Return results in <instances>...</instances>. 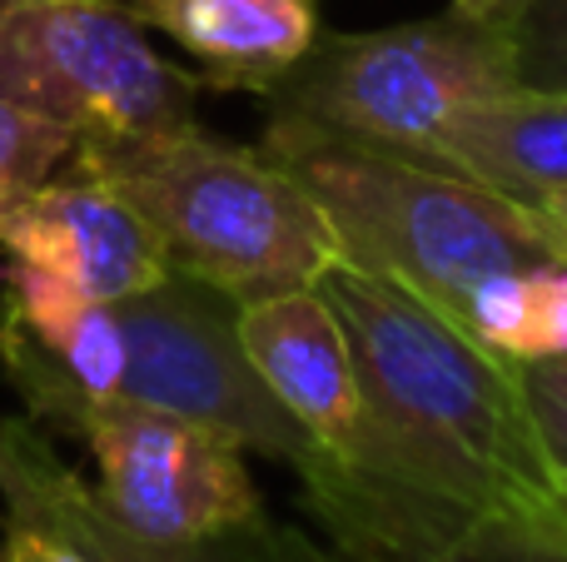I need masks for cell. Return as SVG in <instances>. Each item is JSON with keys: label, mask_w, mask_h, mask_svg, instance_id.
<instances>
[{"label": "cell", "mask_w": 567, "mask_h": 562, "mask_svg": "<svg viewBox=\"0 0 567 562\" xmlns=\"http://www.w3.org/2000/svg\"><path fill=\"white\" fill-rule=\"evenodd\" d=\"M429 159L543 209L567 189V90L508 85L498 95L468 100L439 129Z\"/></svg>", "instance_id": "7c38bea8"}, {"label": "cell", "mask_w": 567, "mask_h": 562, "mask_svg": "<svg viewBox=\"0 0 567 562\" xmlns=\"http://www.w3.org/2000/svg\"><path fill=\"white\" fill-rule=\"evenodd\" d=\"M239 344L265 388L319 444L323 458L369 473L383 468V444L353 368L349 334L319 284L239 304Z\"/></svg>", "instance_id": "9c48e42d"}, {"label": "cell", "mask_w": 567, "mask_h": 562, "mask_svg": "<svg viewBox=\"0 0 567 562\" xmlns=\"http://www.w3.org/2000/svg\"><path fill=\"white\" fill-rule=\"evenodd\" d=\"M75 149L80 139L65 125L0 100V209H10L20 195L55 179L75 159Z\"/></svg>", "instance_id": "9a60e30c"}, {"label": "cell", "mask_w": 567, "mask_h": 562, "mask_svg": "<svg viewBox=\"0 0 567 562\" xmlns=\"http://www.w3.org/2000/svg\"><path fill=\"white\" fill-rule=\"evenodd\" d=\"M319 294L349 334L379 428L383 468L373 473L468 503H558V468L533 428L513 358L423 294L349 259L319 279Z\"/></svg>", "instance_id": "6da1fadb"}, {"label": "cell", "mask_w": 567, "mask_h": 562, "mask_svg": "<svg viewBox=\"0 0 567 562\" xmlns=\"http://www.w3.org/2000/svg\"><path fill=\"white\" fill-rule=\"evenodd\" d=\"M299 488L309 562H567L558 503H468L323 454Z\"/></svg>", "instance_id": "52a82bcc"}, {"label": "cell", "mask_w": 567, "mask_h": 562, "mask_svg": "<svg viewBox=\"0 0 567 562\" xmlns=\"http://www.w3.org/2000/svg\"><path fill=\"white\" fill-rule=\"evenodd\" d=\"M259 149L313 195L349 264L413 289L458 324L473 294L498 274L567 259L543 209L518 205L443 159L343 139L275 110Z\"/></svg>", "instance_id": "7a4b0ae2"}, {"label": "cell", "mask_w": 567, "mask_h": 562, "mask_svg": "<svg viewBox=\"0 0 567 562\" xmlns=\"http://www.w3.org/2000/svg\"><path fill=\"white\" fill-rule=\"evenodd\" d=\"M239 548H245V562H309L303 553L299 528H255V533H239Z\"/></svg>", "instance_id": "d6986e66"}, {"label": "cell", "mask_w": 567, "mask_h": 562, "mask_svg": "<svg viewBox=\"0 0 567 562\" xmlns=\"http://www.w3.org/2000/svg\"><path fill=\"white\" fill-rule=\"evenodd\" d=\"M453 6H463V10H488V15H513V10H523L528 0H453Z\"/></svg>", "instance_id": "44dd1931"}, {"label": "cell", "mask_w": 567, "mask_h": 562, "mask_svg": "<svg viewBox=\"0 0 567 562\" xmlns=\"http://www.w3.org/2000/svg\"><path fill=\"white\" fill-rule=\"evenodd\" d=\"M145 30H159L225 90H269L319 40L313 0H125Z\"/></svg>", "instance_id": "4fadbf2b"}, {"label": "cell", "mask_w": 567, "mask_h": 562, "mask_svg": "<svg viewBox=\"0 0 567 562\" xmlns=\"http://www.w3.org/2000/svg\"><path fill=\"white\" fill-rule=\"evenodd\" d=\"M195 85L125 0H0V100L65 125L80 145L195 125Z\"/></svg>", "instance_id": "5b68a950"}, {"label": "cell", "mask_w": 567, "mask_h": 562, "mask_svg": "<svg viewBox=\"0 0 567 562\" xmlns=\"http://www.w3.org/2000/svg\"><path fill=\"white\" fill-rule=\"evenodd\" d=\"M0 508L55 528L90 562H245L239 533L219 543H155L125 528L100 503L95 483L60 458L40 418H0Z\"/></svg>", "instance_id": "8fae6325"}, {"label": "cell", "mask_w": 567, "mask_h": 562, "mask_svg": "<svg viewBox=\"0 0 567 562\" xmlns=\"http://www.w3.org/2000/svg\"><path fill=\"white\" fill-rule=\"evenodd\" d=\"M115 314L130 339V364L115 404L179 414L293 473L319 458V444L284 414V404L249 364L239 344L235 299L169 269L155 289L120 299Z\"/></svg>", "instance_id": "8992f818"}, {"label": "cell", "mask_w": 567, "mask_h": 562, "mask_svg": "<svg viewBox=\"0 0 567 562\" xmlns=\"http://www.w3.org/2000/svg\"><path fill=\"white\" fill-rule=\"evenodd\" d=\"M463 329L513 364L567 358V259L518 264L483 284Z\"/></svg>", "instance_id": "5bb4252c"}, {"label": "cell", "mask_w": 567, "mask_h": 562, "mask_svg": "<svg viewBox=\"0 0 567 562\" xmlns=\"http://www.w3.org/2000/svg\"><path fill=\"white\" fill-rule=\"evenodd\" d=\"M0 562H90V558L70 538H60L55 528L6 513V523H0Z\"/></svg>", "instance_id": "ac0fdd59"}, {"label": "cell", "mask_w": 567, "mask_h": 562, "mask_svg": "<svg viewBox=\"0 0 567 562\" xmlns=\"http://www.w3.org/2000/svg\"><path fill=\"white\" fill-rule=\"evenodd\" d=\"M0 249L10 264L65 279L105 304L145 294L169 274V259L145 219L80 165H65L55 179L0 209Z\"/></svg>", "instance_id": "30bf717a"}, {"label": "cell", "mask_w": 567, "mask_h": 562, "mask_svg": "<svg viewBox=\"0 0 567 562\" xmlns=\"http://www.w3.org/2000/svg\"><path fill=\"white\" fill-rule=\"evenodd\" d=\"M553 498H558L563 518H567V468H558V483H553Z\"/></svg>", "instance_id": "7402d4cb"}, {"label": "cell", "mask_w": 567, "mask_h": 562, "mask_svg": "<svg viewBox=\"0 0 567 562\" xmlns=\"http://www.w3.org/2000/svg\"><path fill=\"white\" fill-rule=\"evenodd\" d=\"M65 434L95 458V493L155 543H219L269 523L245 448L150 404H80Z\"/></svg>", "instance_id": "ba28073f"}, {"label": "cell", "mask_w": 567, "mask_h": 562, "mask_svg": "<svg viewBox=\"0 0 567 562\" xmlns=\"http://www.w3.org/2000/svg\"><path fill=\"white\" fill-rule=\"evenodd\" d=\"M70 165L105 179L155 235L169 269L235 304L313 289L343 259L313 195L265 149L199 125L80 145Z\"/></svg>", "instance_id": "3957f363"}, {"label": "cell", "mask_w": 567, "mask_h": 562, "mask_svg": "<svg viewBox=\"0 0 567 562\" xmlns=\"http://www.w3.org/2000/svg\"><path fill=\"white\" fill-rule=\"evenodd\" d=\"M543 215H548V225L558 229V239H563V249H567V189H563V195H553L548 205H543Z\"/></svg>", "instance_id": "ffe728a7"}, {"label": "cell", "mask_w": 567, "mask_h": 562, "mask_svg": "<svg viewBox=\"0 0 567 562\" xmlns=\"http://www.w3.org/2000/svg\"><path fill=\"white\" fill-rule=\"evenodd\" d=\"M518 85L567 90V0H528L513 10Z\"/></svg>", "instance_id": "2e32d148"}, {"label": "cell", "mask_w": 567, "mask_h": 562, "mask_svg": "<svg viewBox=\"0 0 567 562\" xmlns=\"http://www.w3.org/2000/svg\"><path fill=\"white\" fill-rule=\"evenodd\" d=\"M523 398H528L533 428L548 448L553 468H567V358H533L518 364Z\"/></svg>", "instance_id": "e0dca14e"}, {"label": "cell", "mask_w": 567, "mask_h": 562, "mask_svg": "<svg viewBox=\"0 0 567 562\" xmlns=\"http://www.w3.org/2000/svg\"><path fill=\"white\" fill-rule=\"evenodd\" d=\"M518 85L513 15L449 6L389 30L313 40L269 90V110L363 145L429 155L468 100Z\"/></svg>", "instance_id": "277c9868"}]
</instances>
